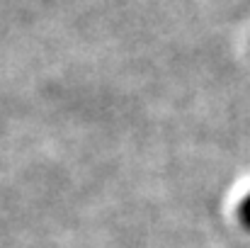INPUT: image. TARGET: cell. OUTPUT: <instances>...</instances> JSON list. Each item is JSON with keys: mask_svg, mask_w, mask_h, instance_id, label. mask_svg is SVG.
Instances as JSON below:
<instances>
[{"mask_svg": "<svg viewBox=\"0 0 250 248\" xmlns=\"http://www.w3.org/2000/svg\"><path fill=\"white\" fill-rule=\"evenodd\" d=\"M236 219H238V224H241V229L243 231H248L250 234V192L243 197V202L238 204V212H236Z\"/></svg>", "mask_w": 250, "mask_h": 248, "instance_id": "cell-1", "label": "cell"}]
</instances>
